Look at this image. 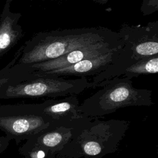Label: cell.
<instances>
[{
	"label": "cell",
	"mask_w": 158,
	"mask_h": 158,
	"mask_svg": "<svg viewBox=\"0 0 158 158\" xmlns=\"http://www.w3.org/2000/svg\"><path fill=\"white\" fill-rule=\"evenodd\" d=\"M101 89L79 105L78 112L85 117L98 118L129 106H150L152 91L138 89L125 77H114L99 83Z\"/></svg>",
	"instance_id": "7a4b0ae2"
},
{
	"label": "cell",
	"mask_w": 158,
	"mask_h": 158,
	"mask_svg": "<svg viewBox=\"0 0 158 158\" xmlns=\"http://www.w3.org/2000/svg\"><path fill=\"white\" fill-rule=\"evenodd\" d=\"M129 125L126 120L93 118L57 155L102 158L118 150Z\"/></svg>",
	"instance_id": "3957f363"
},
{
	"label": "cell",
	"mask_w": 158,
	"mask_h": 158,
	"mask_svg": "<svg viewBox=\"0 0 158 158\" xmlns=\"http://www.w3.org/2000/svg\"><path fill=\"white\" fill-rule=\"evenodd\" d=\"M10 140L6 136H0V154L6 151L9 145Z\"/></svg>",
	"instance_id": "2e32d148"
},
{
	"label": "cell",
	"mask_w": 158,
	"mask_h": 158,
	"mask_svg": "<svg viewBox=\"0 0 158 158\" xmlns=\"http://www.w3.org/2000/svg\"><path fill=\"white\" fill-rule=\"evenodd\" d=\"M118 35L131 50L135 59L158 54V21L151 22L145 25H123Z\"/></svg>",
	"instance_id": "52a82bcc"
},
{
	"label": "cell",
	"mask_w": 158,
	"mask_h": 158,
	"mask_svg": "<svg viewBox=\"0 0 158 158\" xmlns=\"http://www.w3.org/2000/svg\"><path fill=\"white\" fill-rule=\"evenodd\" d=\"M93 118L81 115L72 120L54 122L29 139L48 149L56 156Z\"/></svg>",
	"instance_id": "8992f818"
},
{
	"label": "cell",
	"mask_w": 158,
	"mask_h": 158,
	"mask_svg": "<svg viewBox=\"0 0 158 158\" xmlns=\"http://www.w3.org/2000/svg\"><path fill=\"white\" fill-rule=\"evenodd\" d=\"M54 122L42 112L40 103L0 106V130L10 141L15 140L17 144Z\"/></svg>",
	"instance_id": "5b68a950"
},
{
	"label": "cell",
	"mask_w": 158,
	"mask_h": 158,
	"mask_svg": "<svg viewBox=\"0 0 158 158\" xmlns=\"http://www.w3.org/2000/svg\"><path fill=\"white\" fill-rule=\"evenodd\" d=\"M123 45L124 43L99 44L74 50L57 58L45 62L20 66L22 67L25 69V71L27 72H44L51 71L72 65L85 59L101 56L113 50L120 48Z\"/></svg>",
	"instance_id": "ba28073f"
},
{
	"label": "cell",
	"mask_w": 158,
	"mask_h": 158,
	"mask_svg": "<svg viewBox=\"0 0 158 158\" xmlns=\"http://www.w3.org/2000/svg\"><path fill=\"white\" fill-rule=\"evenodd\" d=\"M140 11L143 15H148L158 11V0H143Z\"/></svg>",
	"instance_id": "9a60e30c"
},
{
	"label": "cell",
	"mask_w": 158,
	"mask_h": 158,
	"mask_svg": "<svg viewBox=\"0 0 158 158\" xmlns=\"http://www.w3.org/2000/svg\"><path fill=\"white\" fill-rule=\"evenodd\" d=\"M109 43L124 42L118 32L101 26L40 31L26 42L19 64L45 62L74 50Z\"/></svg>",
	"instance_id": "6da1fadb"
},
{
	"label": "cell",
	"mask_w": 158,
	"mask_h": 158,
	"mask_svg": "<svg viewBox=\"0 0 158 158\" xmlns=\"http://www.w3.org/2000/svg\"><path fill=\"white\" fill-rule=\"evenodd\" d=\"M12 0H7L0 20V57L13 47L22 37V27L19 24L21 14L12 12Z\"/></svg>",
	"instance_id": "30bf717a"
},
{
	"label": "cell",
	"mask_w": 158,
	"mask_h": 158,
	"mask_svg": "<svg viewBox=\"0 0 158 158\" xmlns=\"http://www.w3.org/2000/svg\"><path fill=\"white\" fill-rule=\"evenodd\" d=\"M136 61L138 60L135 59L129 46L124 43L122 51L117 58L104 71L93 77L90 81L91 88H96V86L102 81L120 77L127 69Z\"/></svg>",
	"instance_id": "7c38bea8"
},
{
	"label": "cell",
	"mask_w": 158,
	"mask_h": 158,
	"mask_svg": "<svg viewBox=\"0 0 158 158\" xmlns=\"http://www.w3.org/2000/svg\"><path fill=\"white\" fill-rule=\"evenodd\" d=\"M123 46L101 56L85 59L66 67L44 72H34L62 77H94L104 71L117 58Z\"/></svg>",
	"instance_id": "9c48e42d"
},
{
	"label": "cell",
	"mask_w": 158,
	"mask_h": 158,
	"mask_svg": "<svg viewBox=\"0 0 158 158\" xmlns=\"http://www.w3.org/2000/svg\"><path fill=\"white\" fill-rule=\"evenodd\" d=\"M79 105V100L75 95L60 99H49L40 103L42 112L55 122L72 120L81 116L78 112Z\"/></svg>",
	"instance_id": "8fae6325"
},
{
	"label": "cell",
	"mask_w": 158,
	"mask_h": 158,
	"mask_svg": "<svg viewBox=\"0 0 158 158\" xmlns=\"http://www.w3.org/2000/svg\"><path fill=\"white\" fill-rule=\"evenodd\" d=\"M158 72V54L144 57L126 69L123 77L132 79L141 75L157 73Z\"/></svg>",
	"instance_id": "4fadbf2b"
},
{
	"label": "cell",
	"mask_w": 158,
	"mask_h": 158,
	"mask_svg": "<svg viewBox=\"0 0 158 158\" xmlns=\"http://www.w3.org/2000/svg\"><path fill=\"white\" fill-rule=\"evenodd\" d=\"M54 158H89L86 156L82 157H76V156H61V155H56Z\"/></svg>",
	"instance_id": "e0dca14e"
},
{
	"label": "cell",
	"mask_w": 158,
	"mask_h": 158,
	"mask_svg": "<svg viewBox=\"0 0 158 158\" xmlns=\"http://www.w3.org/2000/svg\"><path fill=\"white\" fill-rule=\"evenodd\" d=\"M19 154L23 158H54L55 156L48 149L36 143L30 139L19 148Z\"/></svg>",
	"instance_id": "5bb4252c"
},
{
	"label": "cell",
	"mask_w": 158,
	"mask_h": 158,
	"mask_svg": "<svg viewBox=\"0 0 158 158\" xmlns=\"http://www.w3.org/2000/svg\"><path fill=\"white\" fill-rule=\"evenodd\" d=\"M24 79L7 86L0 93L4 98H57L78 94L91 88L86 77H65L24 71Z\"/></svg>",
	"instance_id": "277c9868"
},
{
	"label": "cell",
	"mask_w": 158,
	"mask_h": 158,
	"mask_svg": "<svg viewBox=\"0 0 158 158\" xmlns=\"http://www.w3.org/2000/svg\"><path fill=\"white\" fill-rule=\"evenodd\" d=\"M93 1L101 4H105L108 2L109 0H93Z\"/></svg>",
	"instance_id": "ac0fdd59"
}]
</instances>
